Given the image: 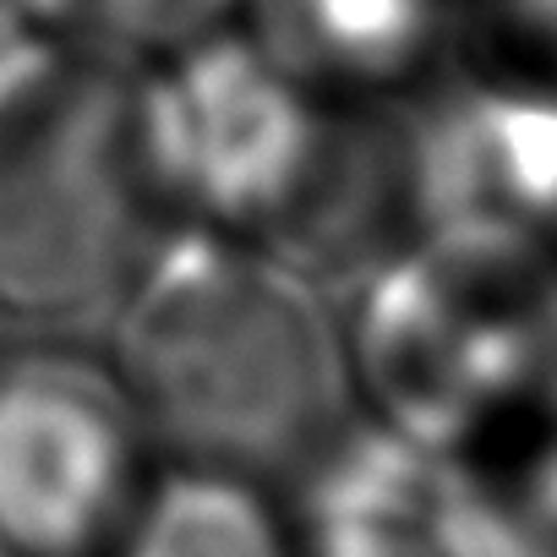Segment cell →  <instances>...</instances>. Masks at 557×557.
<instances>
[{"mask_svg":"<svg viewBox=\"0 0 557 557\" xmlns=\"http://www.w3.org/2000/svg\"><path fill=\"white\" fill-rule=\"evenodd\" d=\"M132 278L110 372L148 448L273 481L334 443L339 345L290 273L230 240H186Z\"/></svg>","mask_w":557,"mask_h":557,"instance_id":"obj_1","label":"cell"},{"mask_svg":"<svg viewBox=\"0 0 557 557\" xmlns=\"http://www.w3.org/2000/svg\"><path fill=\"white\" fill-rule=\"evenodd\" d=\"M159 208L137 83L99 55L0 72V307L55 318L121 290Z\"/></svg>","mask_w":557,"mask_h":557,"instance_id":"obj_2","label":"cell"},{"mask_svg":"<svg viewBox=\"0 0 557 557\" xmlns=\"http://www.w3.org/2000/svg\"><path fill=\"white\" fill-rule=\"evenodd\" d=\"M148 454L110 367L77 350L0 356V557H110Z\"/></svg>","mask_w":557,"mask_h":557,"instance_id":"obj_3","label":"cell"},{"mask_svg":"<svg viewBox=\"0 0 557 557\" xmlns=\"http://www.w3.org/2000/svg\"><path fill=\"white\" fill-rule=\"evenodd\" d=\"M137 83L143 159L159 202L213 224H262L318 181V104L251 39L213 34Z\"/></svg>","mask_w":557,"mask_h":557,"instance_id":"obj_4","label":"cell"},{"mask_svg":"<svg viewBox=\"0 0 557 557\" xmlns=\"http://www.w3.org/2000/svg\"><path fill=\"white\" fill-rule=\"evenodd\" d=\"M410 197L432 235L557 224V94L470 88L448 99L410 148Z\"/></svg>","mask_w":557,"mask_h":557,"instance_id":"obj_5","label":"cell"},{"mask_svg":"<svg viewBox=\"0 0 557 557\" xmlns=\"http://www.w3.org/2000/svg\"><path fill=\"white\" fill-rule=\"evenodd\" d=\"M257 50L307 94H367L405 83L432 39L437 0H246Z\"/></svg>","mask_w":557,"mask_h":557,"instance_id":"obj_6","label":"cell"},{"mask_svg":"<svg viewBox=\"0 0 557 557\" xmlns=\"http://www.w3.org/2000/svg\"><path fill=\"white\" fill-rule=\"evenodd\" d=\"M110 557H296L290 513L268 503L257 475L175 465L148 475L126 535Z\"/></svg>","mask_w":557,"mask_h":557,"instance_id":"obj_7","label":"cell"},{"mask_svg":"<svg viewBox=\"0 0 557 557\" xmlns=\"http://www.w3.org/2000/svg\"><path fill=\"white\" fill-rule=\"evenodd\" d=\"M12 7L110 66L170 61L246 17V0H12Z\"/></svg>","mask_w":557,"mask_h":557,"instance_id":"obj_8","label":"cell"},{"mask_svg":"<svg viewBox=\"0 0 557 557\" xmlns=\"http://www.w3.org/2000/svg\"><path fill=\"white\" fill-rule=\"evenodd\" d=\"M470 557H557V530L513 519L503 503L475 497L470 519Z\"/></svg>","mask_w":557,"mask_h":557,"instance_id":"obj_9","label":"cell"},{"mask_svg":"<svg viewBox=\"0 0 557 557\" xmlns=\"http://www.w3.org/2000/svg\"><path fill=\"white\" fill-rule=\"evenodd\" d=\"M513 519L524 524H541V530H557V443H546L530 470H524V486H519V503L508 508Z\"/></svg>","mask_w":557,"mask_h":557,"instance_id":"obj_10","label":"cell"}]
</instances>
